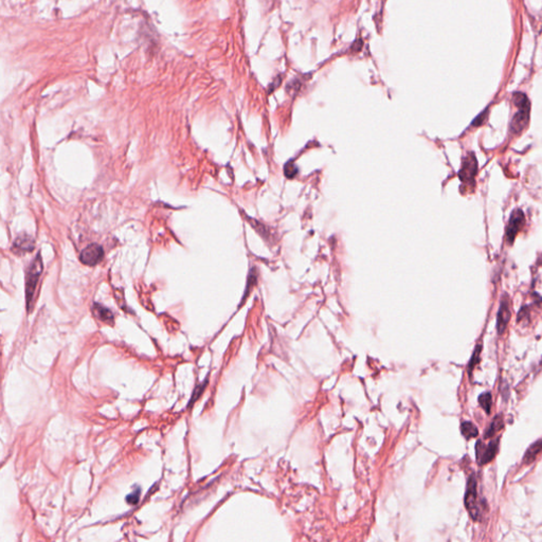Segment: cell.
Returning a JSON list of instances; mask_svg holds the SVG:
<instances>
[{"label":"cell","mask_w":542,"mask_h":542,"mask_svg":"<svg viewBox=\"0 0 542 542\" xmlns=\"http://www.w3.org/2000/svg\"><path fill=\"white\" fill-rule=\"evenodd\" d=\"M499 448V439L492 440L488 445H484L481 441L477 443V461L480 465H485L493 460Z\"/></svg>","instance_id":"obj_5"},{"label":"cell","mask_w":542,"mask_h":542,"mask_svg":"<svg viewBox=\"0 0 542 542\" xmlns=\"http://www.w3.org/2000/svg\"><path fill=\"white\" fill-rule=\"evenodd\" d=\"M478 173V161L474 153H469L463 160L462 168L459 172V177L462 183L467 185H474L475 178Z\"/></svg>","instance_id":"obj_4"},{"label":"cell","mask_w":542,"mask_h":542,"mask_svg":"<svg viewBox=\"0 0 542 542\" xmlns=\"http://www.w3.org/2000/svg\"><path fill=\"white\" fill-rule=\"evenodd\" d=\"M43 260L41 254L39 252L36 259L31 263L29 268L27 269L26 274V300H27V309L28 312L32 311L34 305V299L38 288L39 281L43 273Z\"/></svg>","instance_id":"obj_1"},{"label":"cell","mask_w":542,"mask_h":542,"mask_svg":"<svg viewBox=\"0 0 542 542\" xmlns=\"http://www.w3.org/2000/svg\"><path fill=\"white\" fill-rule=\"evenodd\" d=\"M524 225H525V216H524L523 211L520 209H515L510 216V221L507 227L508 243L510 244L514 243L517 234L519 233V231L523 228Z\"/></svg>","instance_id":"obj_6"},{"label":"cell","mask_w":542,"mask_h":542,"mask_svg":"<svg viewBox=\"0 0 542 542\" xmlns=\"http://www.w3.org/2000/svg\"><path fill=\"white\" fill-rule=\"evenodd\" d=\"M510 320H511L510 301L507 296H504L501 301L500 308H499L498 316H497V331L499 335L504 334L505 331H507Z\"/></svg>","instance_id":"obj_8"},{"label":"cell","mask_w":542,"mask_h":542,"mask_svg":"<svg viewBox=\"0 0 542 542\" xmlns=\"http://www.w3.org/2000/svg\"><path fill=\"white\" fill-rule=\"evenodd\" d=\"M104 259L103 247L98 244H91L81 252L80 260L86 266H95Z\"/></svg>","instance_id":"obj_7"},{"label":"cell","mask_w":542,"mask_h":542,"mask_svg":"<svg viewBox=\"0 0 542 542\" xmlns=\"http://www.w3.org/2000/svg\"><path fill=\"white\" fill-rule=\"evenodd\" d=\"M34 246V240L30 236L20 235L15 239L13 247H12V251H13L15 255L21 256L27 254V252H32Z\"/></svg>","instance_id":"obj_9"},{"label":"cell","mask_w":542,"mask_h":542,"mask_svg":"<svg viewBox=\"0 0 542 542\" xmlns=\"http://www.w3.org/2000/svg\"><path fill=\"white\" fill-rule=\"evenodd\" d=\"M503 426H504L503 416L501 414H498L497 416L493 417L490 425L488 426L486 433H485V439H489L495 436L497 432H499L503 428Z\"/></svg>","instance_id":"obj_12"},{"label":"cell","mask_w":542,"mask_h":542,"mask_svg":"<svg viewBox=\"0 0 542 542\" xmlns=\"http://www.w3.org/2000/svg\"><path fill=\"white\" fill-rule=\"evenodd\" d=\"M481 351H482V346H481V345H478L477 348H476V351H475L474 354H473V357H472L471 361H469V365H468V373H469V375H472L474 368L478 365V363L480 361V353H481Z\"/></svg>","instance_id":"obj_15"},{"label":"cell","mask_w":542,"mask_h":542,"mask_svg":"<svg viewBox=\"0 0 542 542\" xmlns=\"http://www.w3.org/2000/svg\"><path fill=\"white\" fill-rule=\"evenodd\" d=\"M541 452H542V439L538 440L537 442H535L528 447V449L523 455V463L525 465L532 464Z\"/></svg>","instance_id":"obj_10"},{"label":"cell","mask_w":542,"mask_h":542,"mask_svg":"<svg viewBox=\"0 0 542 542\" xmlns=\"http://www.w3.org/2000/svg\"><path fill=\"white\" fill-rule=\"evenodd\" d=\"M465 507L472 516L473 520L478 521L481 511L479 508V498H478V490H477V480L475 476H471L467 482V488L465 493Z\"/></svg>","instance_id":"obj_3"},{"label":"cell","mask_w":542,"mask_h":542,"mask_svg":"<svg viewBox=\"0 0 542 542\" xmlns=\"http://www.w3.org/2000/svg\"><path fill=\"white\" fill-rule=\"evenodd\" d=\"M92 311L95 317L107 324H114V314L111 309H108L100 304H93Z\"/></svg>","instance_id":"obj_11"},{"label":"cell","mask_w":542,"mask_h":542,"mask_svg":"<svg viewBox=\"0 0 542 542\" xmlns=\"http://www.w3.org/2000/svg\"><path fill=\"white\" fill-rule=\"evenodd\" d=\"M248 221H249V223L251 224V226H252V227H254V228L256 229V230H257V232H258V233H259V234H260V235L262 236V237H264V238H267V239L269 238V233H268V230H267V229H266V228H265V227H264V226H263L262 224L258 223L257 221H254V220H248Z\"/></svg>","instance_id":"obj_17"},{"label":"cell","mask_w":542,"mask_h":542,"mask_svg":"<svg viewBox=\"0 0 542 542\" xmlns=\"http://www.w3.org/2000/svg\"><path fill=\"white\" fill-rule=\"evenodd\" d=\"M461 432L466 440H471L479 436V430L472 421H464V423H462Z\"/></svg>","instance_id":"obj_13"},{"label":"cell","mask_w":542,"mask_h":542,"mask_svg":"<svg viewBox=\"0 0 542 542\" xmlns=\"http://www.w3.org/2000/svg\"><path fill=\"white\" fill-rule=\"evenodd\" d=\"M207 383H208V382H207V380H206V381H204V383L198 384L197 387L194 389V392H193V395H192V397H191V401H190V403H189V408H191L192 405L194 404V403L199 399L200 395H201V393L204 391V388H206Z\"/></svg>","instance_id":"obj_16"},{"label":"cell","mask_w":542,"mask_h":542,"mask_svg":"<svg viewBox=\"0 0 542 542\" xmlns=\"http://www.w3.org/2000/svg\"><path fill=\"white\" fill-rule=\"evenodd\" d=\"M514 103L518 108V112L512 120L511 131L514 134H519L528 123L531 104H529L527 96L522 92H517L514 94Z\"/></svg>","instance_id":"obj_2"},{"label":"cell","mask_w":542,"mask_h":542,"mask_svg":"<svg viewBox=\"0 0 542 542\" xmlns=\"http://www.w3.org/2000/svg\"><path fill=\"white\" fill-rule=\"evenodd\" d=\"M491 403H492V396L490 392H485L479 396V404L483 408V410L489 414L491 409Z\"/></svg>","instance_id":"obj_14"},{"label":"cell","mask_w":542,"mask_h":542,"mask_svg":"<svg viewBox=\"0 0 542 542\" xmlns=\"http://www.w3.org/2000/svg\"><path fill=\"white\" fill-rule=\"evenodd\" d=\"M140 488H137V490H134L126 497V502L130 505H136L140 500Z\"/></svg>","instance_id":"obj_18"}]
</instances>
